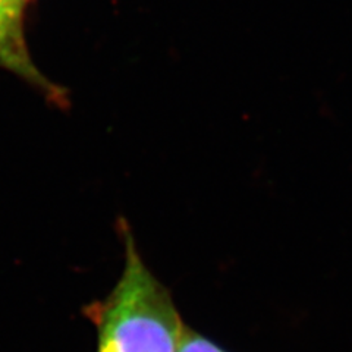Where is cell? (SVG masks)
<instances>
[{
	"mask_svg": "<svg viewBox=\"0 0 352 352\" xmlns=\"http://www.w3.org/2000/svg\"><path fill=\"white\" fill-rule=\"evenodd\" d=\"M125 266L106 298L84 308L97 330V352H179L185 324L170 292L147 267L125 220Z\"/></svg>",
	"mask_w": 352,
	"mask_h": 352,
	"instance_id": "cell-1",
	"label": "cell"
},
{
	"mask_svg": "<svg viewBox=\"0 0 352 352\" xmlns=\"http://www.w3.org/2000/svg\"><path fill=\"white\" fill-rule=\"evenodd\" d=\"M24 0H0V68L24 78L60 104L65 93L50 82L32 63L24 37Z\"/></svg>",
	"mask_w": 352,
	"mask_h": 352,
	"instance_id": "cell-2",
	"label": "cell"
},
{
	"mask_svg": "<svg viewBox=\"0 0 352 352\" xmlns=\"http://www.w3.org/2000/svg\"><path fill=\"white\" fill-rule=\"evenodd\" d=\"M179 352H228L214 344L212 339L195 332L191 327L186 326L182 336V342Z\"/></svg>",
	"mask_w": 352,
	"mask_h": 352,
	"instance_id": "cell-3",
	"label": "cell"
}]
</instances>
